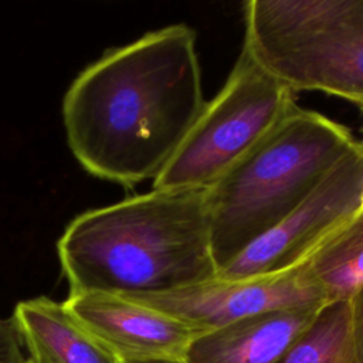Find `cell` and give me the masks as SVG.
<instances>
[{
	"mask_svg": "<svg viewBox=\"0 0 363 363\" xmlns=\"http://www.w3.org/2000/svg\"><path fill=\"white\" fill-rule=\"evenodd\" d=\"M296 106V94L241 47L224 85L206 101L152 189L206 190Z\"/></svg>",
	"mask_w": 363,
	"mask_h": 363,
	"instance_id": "5",
	"label": "cell"
},
{
	"mask_svg": "<svg viewBox=\"0 0 363 363\" xmlns=\"http://www.w3.org/2000/svg\"><path fill=\"white\" fill-rule=\"evenodd\" d=\"M11 319L28 356L50 363H121L78 326L62 302L45 296L21 301Z\"/></svg>",
	"mask_w": 363,
	"mask_h": 363,
	"instance_id": "10",
	"label": "cell"
},
{
	"mask_svg": "<svg viewBox=\"0 0 363 363\" xmlns=\"http://www.w3.org/2000/svg\"><path fill=\"white\" fill-rule=\"evenodd\" d=\"M21 340L11 318H0V363H24Z\"/></svg>",
	"mask_w": 363,
	"mask_h": 363,
	"instance_id": "13",
	"label": "cell"
},
{
	"mask_svg": "<svg viewBox=\"0 0 363 363\" xmlns=\"http://www.w3.org/2000/svg\"><path fill=\"white\" fill-rule=\"evenodd\" d=\"M352 340L357 363H363V288L350 299Z\"/></svg>",
	"mask_w": 363,
	"mask_h": 363,
	"instance_id": "14",
	"label": "cell"
},
{
	"mask_svg": "<svg viewBox=\"0 0 363 363\" xmlns=\"http://www.w3.org/2000/svg\"><path fill=\"white\" fill-rule=\"evenodd\" d=\"M359 211H363V193H362V201H360V210Z\"/></svg>",
	"mask_w": 363,
	"mask_h": 363,
	"instance_id": "17",
	"label": "cell"
},
{
	"mask_svg": "<svg viewBox=\"0 0 363 363\" xmlns=\"http://www.w3.org/2000/svg\"><path fill=\"white\" fill-rule=\"evenodd\" d=\"M122 363H184L179 359H142V360H125Z\"/></svg>",
	"mask_w": 363,
	"mask_h": 363,
	"instance_id": "15",
	"label": "cell"
},
{
	"mask_svg": "<svg viewBox=\"0 0 363 363\" xmlns=\"http://www.w3.org/2000/svg\"><path fill=\"white\" fill-rule=\"evenodd\" d=\"M196 31L172 24L106 51L67 89L68 146L92 176L135 187L155 179L206 105Z\"/></svg>",
	"mask_w": 363,
	"mask_h": 363,
	"instance_id": "1",
	"label": "cell"
},
{
	"mask_svg": "<svg viewBox=\"0 0 363 363\" xmlns=\"http://www.w3.org/2000/svg\"><path fill=\"white\" fill-rule=\"evenodd\" d=\"M360 132H362V135H363V125H362V128H360Z\"/></svg>",
	"mask_w": 363,
	"mask_h": 363,
	"instance_id": "18",
	"label": "cell"
},
{
	"mask_svg": "<svg viewBox=\"0 0 363 363\" xmlns=\"http://www.w3.org/2000/svg\"><path fill=\"white\" fill-rule=\"evenodd\" d=\"M363 140L288 217L218 271L223 279L261 278L301 267L360 210Z\"/></svg>",
	"mask_w": 363,
	"mask_h": 363,
	"instance_id": "6",
	"label": "cell"
},
{
	"mask_svg": "<svg viewBox=\"0 0 363 363\" xmlns=\"http://www.w3.org/2000/svg\"><path fill=\"white\" fill-rule=\"evenodd\" d=\"M24 363H50L48 360L43 359V357H37V356H27V359L24 360Z\"/></svg>",
	"mask_w": 363,
	"mask_h": 363,
	"instance_id": "16",
	"label": "cell"
},
{
	"mask_svg": "<svg viewBox=\"0 0 363 363\" xmlns=\"http://www.w3.org/2000/svg\"><path fill=\"white\" fill-rule=\"evenodd\" d=\"M275 363H357L350 301L323 303L312 323Z\"/></svg>",
	"mask_w": 363,
	"mask_h": 363,
	"instance_id": "12",
	"label": "cell"
},
{
	"mask_svg": "<svg viewBox=\"0 0 363 363\" xmlns=\"http://www.w3.org/2000/svg\"><path fill=\"white\" fill-rule=\"evenodd\" d=\"M357 143L346 126L296 106L203 190L217 274L302 204Z\"/></svg>",
	"mask_w": 363,
	"mask_h": 363,
	"instance_id": "3",
	"label": "cell"
},
{
	"mask_svg": "<svg viewBox=\"0 0 363 363\" xmlns=\"http://www.w3.org/2000/svg\"><path fill=\"white\" fill-rule=\"evenodd\" d=\"M62 303L78 326L121 363L183 360L189 343L206 332L116 294H69Z\"/></svg>",
	"mask_w": 363,
	"mask_h": 363,
	"instance_id": "8",
	"label": "cell"
},
{
	"mask_svg": "<svg viewBox=\"0 0 363 363\" xmlns=\"http://www.w3.org/2000/svg\"><path fill=\"white\" fill-rule=\"evenodd\" d=\"M242 17V47L268 72L363 113V0H248Z\"/></svg>",
	"mask_w": 363,
	"mask_h": 363,
	"instance_id": "4",
	"label": "cell"
},
{
	"mask_svg": "<svg viewBox=\"0 0 363 363\" xmlns=\"http://www.w3.org/2000/svg\"><path fill=\"white\" fill-rule=\"evenodd\" d=\"M323 303L272 309L199 333L184 363H275L312 323Z\"/></svg>",
	"mask_w": 363,
	"mask_h": 363,
	"instance_id": "9",
	"label": "cell"
},
{
	"mask_svg": "<svg viewBox=\"0 0 363 363\" xmlns=\"http://www.w3.org/2000/svg\"><path fill=\"white\" fill-rule=\"evenodd\" d=\"M326 302L350 301L363 288V211L325 241L302 265Z\"/></svg>",
	"mask_w": 363,
	"mask_h": 363,
	"instance_id": "11",
	"label": "cell"
},
{
	"mask_svg": "<svg viewBox=\"0 0 363 363\" xmlns=\"http://www.w3.org/2000/svg\"><path fill=\"white\" fill-rule=\"evenodd\" d=\"M69 294H160L217 277L203 190H155L77 216L57 242Z\"/></svg>",
	"mask_w": 363,
	"mask_h": 363,
	"instance_id": "2",
	"label": "cell"
},
{
	"mask_svg": "<svg viewBox=\"0 0 363 363\" xmlns=\"http://www.w3.org/2000/svg\"><path fill=\"white\" fill-rule=\"evenodd\" d=\"M126 298L200 330H211L265 311L326 303L322 291L308 279L302 267L261 278L216 277L167 292Z\"/></svg>",
	"mask_w": 363,
	"mask_h": 363,
	"instance_id": "7",
	"label": "cell"
}]
</instances>
